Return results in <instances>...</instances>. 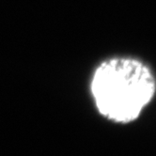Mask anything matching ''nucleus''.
Masks as SVG:
<instances>
[{
  "mask_svg": "<svg viewBox=\"0 0 156 156\" xmlns=\"http://www.w3.org/2000/svg\"><path fill=\"white\" fill-rule=\"evenodd\" d=\"M90 87L100 113L115 122L128 123L153 99L156 79L141 60L113 58L100 64Z\"/></svg>",
  "mask_w": 156,
  "mask_h": 156,
  "instance_id": "obj_1",
  "label": "nucleus"
}]
</instances>
